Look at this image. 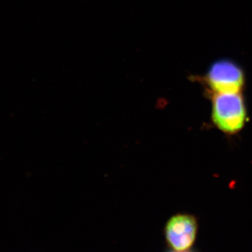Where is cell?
I'll return each mask as SVG.
<instances>
[{
    "mask_svg": "<svg viewBox=\"0 0 252 252\" xmlns=\"http://www.w3.org/2000/svg\"><path fill=\"white\" fill-rule=\"evenodd\" d=\"M198 232V222L193 215L177 214L167 220L165 226V240L177 252L187 251L193 246Z\"/></svg>",
    "mask_w": 252,
    "mask_h": 252,
    "instance_id": "3",
    "label": "cell"
},
{
    "mask_svg": "<svg viewBox=\"0 0 252 252\" xmlns=\"http://www.w3.org/2000/svg\"><path fill=\"white\" fill-rule=\"evenodd\" d=\"M212 119L217 128L225 134L233 135L241 130L247 120L246 106L241 94H214Z\"/></svg>",
    "mask_w": 252,
    "mask_h": 252,
    "instance_id": "1",
    "label": "cell"
},
{
    "mask_svg": "<svg viewBox=\"0 0 252 252\" xmlns=\"http://www.w3.org/2000/svg\"><path fill=\"white\" fill-rule=\"evenodd\" d=\"M175 252H187V251H185V252H177V251H176Z\"/></svg>",
    "mask_w": 252,
    "mask_h": 252,
    "instance_id": "4",
    "label": "cell"
},
{
    "mask_svg": "<svg viewBox=\"0 0 252 252\" xmlns=\"http://www.w3.org/2000/svg\"><path fill=\"white\" fill-rule=\"evenodd\" d=\"M210 90L215 94L240 93L245 85V74L236 63L222 59L210 66L204 78Z\"/></svg>",
    "mask_w": 252,
    "mask_h": 252,
    "instance_id": "2",
    "label": "cell"
}]
</instances>
